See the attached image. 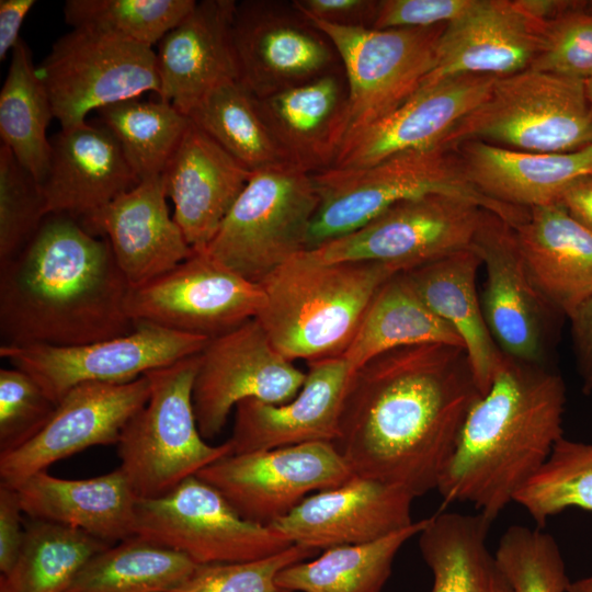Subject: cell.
<instances>
[{
    "mask_svg": "<svg viewBox=\"0 0 592 592\" xmlns=\"http://www.w3.org/2000/svg\"><path fill=\"white\" fill-rule=\"evenodd\" d=\"M481 396L464 348H397L353 372L332 444L354 476L417 498L436 490Z\"/></svg>",
    "mask_w": 592,
    "mask_h": 592,
    "instance_id": "1",
    "label": "cell"
},
{
    "mask_svg": "<svg viewBox=\"0 0 592 592\" xmlns=\"http://www.w3.org/2000/svg\"><path fill=\"white\" fill-rule=\"evenodd\" d=\"M130 291L106 238L79 219L49 214L0 262L1 345L69 346L126 335Z\"/></svg>",
    "mask_w": 592,
    "mask_h": 592,
    "instance_id": "2",
    "label": "cell"
},
{
    "mask_svg": "<svg viewBox=\"0 0 592 592\" xmlns=\"http://www.w3.org/2000/svg\"><path fill=\"white\" fill-rule=\"evenodd\" d=\"M565 407L560 375L503 354L440 477L443 505L471 503L489 520L498 517L563 437Z\"/></svg>",
    "mask_w": 592,
    "mask_h": 592,
    "instance_id": "3",
    "label": "cell"
},
{
    "mask_svg": "<svg viewBox=\"0 0 592 592\" xmlns=\"http://www.w3.org/2000/svg\"><path fill=\"white\" fill-rule=\"evenodd\" d=\"M396 269L373 261H322L305 250L261 283L254 318L285 358L308 363L342 356L382 285Z\"/></svg>",
    "mask_w": 592,
    "mask_h": 592,
    "instance_id": "4",
    "label": "cell"
},
{
    "mask_svg": "<svg viewBox=\"0 0 592 592\" xmlns=\"http://www.w3.org/2000/svg\"><path fill=\"white\" fill-rule=\"evenodd\" d=\"M319 205L307 250L345 236L392 205L428 194L468 198L511 226L524 208L480 194L468 181L456 150L448 146L407 151L362 168H328L312 173Z\"/></svg>",
    "mask_w": 592,
    "mask_h": 592,
    "instance_id": "5",
    "label": "cell"
},
{
    "mask_svg": "<svg viewBox=\"0 0 592 592\" xmlns=\"http://www.w3.org/2000/svg\"><path fill=\"white\" fill-rule=\"evenodd\" d=\"M198 354L147 373L151 391L124 426L119 469L138 499H155L232 453L229 441L209 445L201 435L192 391Z\"/></svg>",
    "mask_w": 592,
    "mask_h": 592,
    "instance_id": "6",
    "label": "cell"
},
{
    "mask_svg": "<svg viewBox=\"0 0 592 592\" xmlns=\"http://www.w3.org/2000/svg\"><path fill=\"white\" fill-rule=\"evenodd\" d=\"M465 140L538 153L592 145L584 80L533 69L497 78L487 98L453 129L446 146Z\"/></svg>",
    "mask_w": 592,
    "mask_h": 592,
    "instance_id": "7",
    "label": "cell"
},
{
    "mask_svg": "<svg viewBox=\"0 0 592 592\" xmlns=\"http://www.w3.org/2000/svg\"><path fill=\"white\" fill-rule=\"evenodd\" d=\"M318 205L312 173L292 163L255 170L204 250L260 284L307 250Z\"/></svg>",
    "mask_w": 592,
    "mask_h": 592,
    "instance_id": "8",
    "label": "cell"
},
{
    "mask_svg": "<svg viewBox=\"0 0 592 592\" xmlns=\"http://www.w3.org/2000/svg\"><path fill=\"white\" fill-rule=\"evenodd\" d=\"M307 19L332 43L346 79L339 150L352 136L395 111L420 89L435 66L440 37L446 26L377 30Z\"/></svg>",
    "mask_w": 592,
    "mask_h": 592,
    "instance_id": "9",
    "label": "cell"
},
{
    "mask_svg": "<svg viewBox=\"0 0 592 592\" xmlns=\"http://www.w3.org/2000/svg\"><path fill=\"white\" fill-rule=\"evenodd\" d=\"M37 73L61 128L86 123L91 111L160 90L152 47L91 29L58 38Z\"/></svg>",
    "mask_w": 592,
    "mask_h": 592,
    "instance_id": "10",
    "label": "cell"
},
{
    "mask_svg": "<svg viewBox=\"0 0 592 592\" xmlns=\"http://www.w3.org/2000/svg\"><path fill=\"white\" fill-rule=\"evenodd\" d=\"M135 536L181 553L196 565L259 560L293 544L241 517L213 486L192 476L170 492L139 499Z\"/></svg>",
    "mask_w": 592,
    "mask_h": 592,
    "instance_id": "11",
    "label": "cell"
},
{
    "mask_svg": "<svg viewBox=\"0 0 592 592\" xmlns=\"http://www.w3.org/2000/svg\"><path fill=\"white\" fill-rule=\"evenodd\" d=\"M485 210L465 197L428 194L310 251L322 261H373L407 272L470 248Z\"/></svg>",
    "mask_w": 592,
    "mask_h": 592,
    "instance_id": "12",
    "label": "cell"
},
{
    "mask_svg": "<svg viewBox=\"0 0 592 592\" xmlns=\"http://www.w3.org/2000/svg\"><path fill=\"white\" fill-rule=\"evenodd\" d=\"M262 303L260 284L205 250H194L170 271L130 287L126 310L135 325H155L209 340L254 319Z\"/></svg>",
    "mask_w": 592,
    "mask_h": 592,
    "instance_id": "13",
    "label": "cell"
},
{
    "mask_svg": "<svg viewBox=\"0 0 592 592\" xmlns=\"http://www.w3.org/2000/svg\"><path fill=\"white\" fill-rule=\"evenodd\" d=\"M126 335L87 344L0 345V356L31 376L57 405L81 384H121L135 380L198 354L208 339L137 323Z\"/></svg>",
    "mask_w": 592,
    "mask_h": 592,
    "instance_id": "14",
    "label": "cell"
},
{
    "mask_svg": "<svg viewBox=\"0 0 592 592\" xmlns=\"http://www.w3.org/2000/svg\"><path fill=\"white\" fill-rule=\"evenodd\" d=\"M195 476L218 490L241 517L265 526L287 515L311 492L354 477L329 442L231 453Z\"/></svg>",
    "mask_w": 592,
    "mask_h": 592,
    "instance_id": "15",
    "label": "cell"
},
{
    "mask_svg": "<svg viewBox=\"0 0 592 592\" xmlns=\"http://www.w3.org/2000/svg\"><path fill=\"white\" fill-rule=\"evenodd\" d=\"M305 379L306 373L274 349L255 319L209 339L198 353L192 391L201 435L217 436L242 400H292Z\"/></svg>",
    "mask_w": 592,
    "mask_h": 592,
    "instance_id": "16",
    "label": "cell"
},
{
    "mask_svg": "<svg viewBox=\"0 0 592 592\" xmlns=\"http://www.w3.org/2000/svg\"><path fill=\"white\" fill-rule=\"evenodd\" d=\"M232 45L238 81L257 99L341 67L332 43L292 1L237 2Z\"/></svg>",
    "mask_w": 592,
    "mask_h": 592,
    "instance_id": "17",
    "label": "cell"
},
{
    "mask_svg": "<svg viewBox=\"0 0 592 592\" xmlns=\"http://www.w3.org/2000/svg\"><path fill=\"white\" fill-rule=\"evenodd\" d=\"M471 247L486 271L480 301L498 348L510 357L544 364L554 321L561 315L532 281L513 227L485 210Z\"/></svg>",
    "mask_w": 592,
    "mask_h": 592,
    "instance_id": "18",
    "label": "cell"
},
{
    "mask_svg": "<svg viewBox=\"0 0 592 592\" xmlns=\"http://www.w3.org/2000/svg\"><path fill=\"white\" fill-rule=\"evenodd\" d=\"M150 391L147 374L128 383L76 386L57 403L35 437L0 455V483L16 488L60 459L92 446L116 445L124 426L145 406Z\"/></svg>",
    "mask_w": 592,
    "mask_h": 592,
    "instance_id": "19",
    "label": "cell"
},
{
    "mask_svg": "<svg viewBox=\"0 0 592 592\" xmlns=\"http://www.w3.org/2000/svg\"><path fill=\"white\" fill-rule=\"evenodd\" d=\"M413 500L402 488L354 476L308 496L267 526L292 544L317 551L364 544L411 525Z\"/></svg>",
    "mask_w": 592,
    "mask_h": 592,
    "instance_id": "20",
    "label": "cell"
},
{
    "mask_svg": "<svg viewBox=\"0 0 592 592\" xmlns=\"http://www.w3.org/2000/svg\"><path fill=\"white\" fill-rule=\"evenodd\" d=\"M496 79L460 75L421 86L395 111L346 140L330 168H362L398 153L446 146L453 129L487 98Z\"/></svg>",
    "mask_w": 592,
    "mask_h": 592,
    "instance_id": "21",
    "label": "cell"
},
{
    "mask_svg": "<svg viewBox=\"0 0 592 592\" xmlns=\"http://www.w3.org/2000/svg\"><path fill=\"white\" fill-rule=\"evenodd\" d=\"M545 26L516 0H475L446 24L422 86L460 75L502 78L527 70L542 49Z\"/></svg>",
    "mask_w": 592,
    "mask_h": 592,
    "instance_id": "22",
    "label": "cell"
},
{
    "mask_svg": "<svg viewBox=\"0 0 592 592\" xmlns=\"http://www.w3.org/2000/svg\"><path fill=\"white\" fill-rule=\"evenodd\" d=\"M353 372L342 356L309 362L305 383L292 400L280 405L258 399L240 401L228 440L232 454L333 443Z\"/></svg>",
    "mask_w": 592,
    "mask_h": 592,
    "instance_id": "23",
    "label": "cell"
},
{
    "mask_svg": "<svg viewBox=\"0 0 592 592\" xmlns=\"http://www.w3.org/2000/svg\"><path fill=\"white\" fill-rule=\"evenodd\" d=\"M79 220L89 232L107 239L130 287L170 271L194 251L170 216L161 175L141 180Z\"/></svg>",
    "mask_w": 592,
    "mask_h": 592,
    "instance_id": "24",
    "label": "cell"
},
{
    "mask_svg": "<svg viewBox=\"0 0 592 592\" xmlns=\"http://www.w3.org/2000/svg\"><path fill=\"white\" fill-rule=\"evenodd\" d=\"M50 148L41 183L48 214L82 219L140 182L102 123L61 128L52 137Z\"/></svg>",
    "mask_w": 592,
    "mask_h": 592,
    "instance_id": "25",
    "label": "cell"
},
{
    "mask_svg": "<svg viewBox=\"0 0 592 592\" xmlns=\"http://www.w3.org/2000/svg\"><path fill=\"white\" fill-rule=\"evenodd\" d=\"M237 1L203 0L159 42V96L184 115L210 90L238 80L232 45Z\"/></svg>",
    "mask_w": 592,
    "mask_h": 592,
    "instance_id": "26",
    "label": "cell"
},
{
    "mask_svg": "<svg viewBox=\"0 0 592 592\" xmlns=\"http://www.w3.org/2000/svg\"><path fill=\"white\" fill-rule=\"evenodd\" d=\"M252 172L192 122L162 172L173 219L193 250H204Z\"/></svg>",
    "mask_w": 592,
    "mask_h": 592,
    "instance_id": "27",
    "label": "cell"
},
{
    "mask_svg": "<svg viewBox=\"0 0 592 592\" xmlns=\"http://www.w3.org/2000/svg\"><path fill=\"white\" fill-rule=\"evenodd\" d=\"M453 148L480 194L519 208L557 203L569 184L592 174V145L559 153L519 151L479 140Z\"/></svg>",
    "mask_w": 592,
    "mask_h": 592,
    "instance_id": "28",
    "label": "cell"
},
{
    "mask_svg": "<svg viewBox=\"0 0 592 592\" xmlns=\"http://www.w3.org/2000/svg\"><path fill=\"white\" fill-rule=\"evenodd\" d=\"M512 227L532 281L559 315L592 298V231L559 202L527 208Z\"/></svg>",
    "mask_w": 592,
    "mask_h": 592,
    "instance_id": "29",
    "label": "cell"
},
{
    "mask_svg": "<svg viewBox=\"0 0 592 592\" xmlns=\"http://www.w3.org/2000/svg\"><path fill=\"white\" fill-rule=\"evenodd\" d=\"M24 515L83 531L110 544L135 536L138 497L116 468L87 479L37 473L16 487Z\"/></svg>",
    "mask_w": 592,
    "mask_h": 592,
    "instance_id": "30",
    "label": "cell"
},
{
    "mask_svg": "<svg viewBox=\"0 0 592 592\" xmlns=\"http://www.w3.org/2000/svg\"><path fill=\"white\" fill-rule=\"evenodd\" d=\"M348 98L342 66L306 83L257 99L289 163L310 173L332 166Z\"/></svg>",
    "mask_w": 592,
    "mask_h": 592,
    "instance_id": "31",
    "label": "cell"
},
{
    "mask_svg": "<svg viewBox=\"0 0 592 592\" xmlns=\"http://www.w3.org/2000/svg\"><path fill=\"white\" fill-rule=\"evenodd\" d=\"M482 265L470 247L403 272L424 304L463 341L475 379L485 395L503 353L486 323L476 278Z\"/></svg>",
    "mask_w": 592,
    "mask_h": 592,
    "instance_id": "32",
    "label": "cell"
},
{
    "mask_svg": "<svg viewBox=\"0 0 592 592\" xmlns=\"http://www.w3.org/2000/svg\"><path fill=\"white\" fill-rule=\"evenodd\" d=\"M492 521L481 513L441 512L419 533L433 576L431 592H514L487 547Z\"/></svg>",
    "mask_w": 592,
    "mask_h": 592,
    "instance_id": "33",
    "label": "cell"
},
{
    "mask_svg": "<svg viewBox=\"0 0 592 592\" xmlns=\"http://www.w3.org/2000/svg\"><path fill=\"white\" fill-rule=\"evenodd\" d=\"M434 343L464 348L454 328L424 304L400 272L378 289L342 357L355 371L387 351Z\"/></svg>",
    "mask_w": 592,
    "mask_h": 592,
    "instance_id": "34",
    "label": "cell"
},
{
    "mask_svg": "<svg viewBox=\"0 0 592 592\" xmlns=\"http://www.w3.org/2000/svg\"><path fill=\"white\" fill-rule=\"evenodd\" d=\"M429 517L383 538L329 548L284 568L276 583L288 592H380L400 548L425 527Z\"/></svg>",
    "mask_w": 592,
    "mask_h": 592,
    "instance_id": "35",
    "label": "cell"
},
{
    "mask_svg": "<svg viewBox=\"0 0 592 592\" xmlns=\"http://www.w3.org/2000/svg\"><path fill=\"white\" fill-rule=\"evenodd\" d=\"M52 118L48 94L21 39L11 53L0 91V136L2 145L38 183L49 167L52 148L46 129Z\"/></svg>",
    "mask_w": 592,
    "mask_h": 592,
    "instance_id": "36",
    "label": "cell"
},
{
    "mask_svg": "<svg viewBox=\"0 0 592 592\" xmlns=\"http://www.w3.org/2000/svg\"><path fill=\"white\" fill-rule=\"evenodd\" d=\"M196 566L181 553L133 536L92 556L65 592H167Z\"/></svg>",
    "mask_w": 592,
    "mask_h": 592,
    "instance_id": "37",
    "label": "cell"
},
{
    "mask_svg": "<svg viewBox=\"0 0 592 592\" xmlns=\"http://www.w3.org/2000/svg\"><path fill=\"white\" fill-rule=\"evenodd\" d=\"M113 544L66 525L33 520L0 592H65L86 562Z\"/></svg>",
    "mask_w": 592,
    "mask_h": 592,
    "instance_id": "38",
    "label": "cell"
},
{
    "mask_svg": "<svg viewBox=\"0 0 592 592\" xmlns=\"http://www.w3.org/2000/svg\"><path fill=\"white\" fill-rule=\"evenodd\" d=\"M185 115L251 172L289 163L269 129L257 98L238 80L215 87Z\"/></svg>",
    "mask_w": 592,
    "mask_h": 592,
    "instance_id": "39",
    "label": "cell"
},
{
    "mask_svg": "<svg viewBox=\"0 0 592 592\" xmlns=\"http://www.w3.org/2000/svg\"><path fill=\"white\" fill-rule=\"evenodd\" d=\"M98 112L139 181L162 174L191 124L186 115L161 99H129Z\"/></svg>",
    "mask_w": 592,
    "mask_h": 592,
    "instance_id": "40",
    "label": "cell"
},
{
    "mask_svg": "<svg viewBox=\"0 0 592 592\" xmlns=\"http://www.w3.org/2000/svg\"><path fill=\"white\" fill-rule=\"evenodd\" d=\"M513 502L540 528L550 516L567 509L592 512V443L561 437Z\"/></svg>",
    "mask_w": 592,
    "mask_h": 592,
    "instance_id": "41",
    "label": "cell"
},
{
    "mask_svg": "<svg viewBox=\"0 0 592 592\" xmlns=\"http://www.w3.org/2000/svg\"><path fill=\"white\" fill-rule=\"evenodd\" d=\"M195 0H67L66 23L152 47L195 7Z\"/></svg>",
    "mask_w": 592,
    "mask_h": 592,
    "instance_id": "42",
    "label": "cell"
},
{
    "mask_svg": "<svg viewBox=\"0 0 592 592\" xmlns=\"http://www.w3.org/2000/svg\"><path fill=\"white\" fill-rule=\"evenodd\" d=\"M494 556L514 592H567L571 582L557 542L540 527L510 526Z\"/></svg>",
    "mask_w": 592,
    "mask_h": 592,
    "instance_id": "43",
    "label": "cell"
},
{
    "mask_svg": "<svg viewBox=\"0 0 592 592\" xmlns=\"http://www.w3.org/2000/svg\"><path fill=\"white\" fill-rule=\"evenodd\" d=\"M48 215L41 183L1 145L0 262L15 255Z\"/></svg>",
    "mask_w": 592,
    "mask_h": 592,
    "instance_id": "44",
    "label": "cell"
},
{
    "mask_svg": "<svg viewBox=\"0 0 592 592\" xmlns=\"http://www.w3.org/2000/svg\"><path fill=\"white\" fill-rule=\"evenodd\" d=\"M317 554V550L293 544L254 561L197 565L184 581L167 592H288L276 583L277 574Z\"/></svg>",
    "mask_w": 592,
    "mask_h": 592,
    "instance_id": "45",
    "label": "cell"
},
{
    "mask_svg": "<svg viewBox=\"0 0 592 592\" xmlns=\"http://www.w3.org/2000/svg\"><path fill=\"white\" fill-rule=\"evenodd\" d=\"M57 405L23 371L0 369V455L35 437L48 423Z\"/></svg>",
    "mask_w": 592,
    "mask_h": 592,
    "instance_id": "46",
    "label": "cell"
},
{
    "mask_svg": "<svg viewBox=\"0 0 592 592\" xmlns=\"http://www.w3.org/2000/svg\"><path fill=\"white\" fill-rule=\"evenodd\" d=\"M580 7L546 23L542 49L530 69L582 80L592 76V11Z\"/></svg>",
    "mask_w": 592,
    "mask_h": 592,
    "instance_id": "47",
    "label": "cell"
},
{
    "mask_svg": "<svg viewBox=\"0 0 592 592\" xmlns=\"http://www.w3.org/2000/svg\"><path fill=\"white\" fill-rule=\"evenodd\" d=\"M475 0H380L373 29L430 27L448 24Z\"/></svg>",
    "mask_w": 592,
    "mask_h": 592,
    "instance_id": "48",
    "label": "cell"
},
{
    "mask_svg": "<svg viewBox=\"0 0 592 592\" xmlns=\"http://www.w3.org/2000/svg\"><path fill=\"white\" fill-rule=\"evenodd\" d=\"M307 18L349 27L373 29L379 1L374 0H294Z\"/></svg>",
    "mask_w": 592,
    "mask_h": 592,
    "instance_id": "49",
    "label": "cell"
},
{
    "mask_svg": "<svg viewBox=\"0 0 592 592\" xmlns=\"http://www.w3.org/2000/svg\"><path fill=\"white\" fill-rule=\"evenodd\" d=\"M16 488L0 483V572L7 573L21 551L25 525Z\"/></svg>",
    "mask_w": 592,
    "mask_h": 592,
    "instance_id": "50",
    "label": "cell"
},
{
    "mask_svg": "<svg viewBox=\"0 0 592 592\" xmlns=\"http://www.w3.org/2000/svg\"><path fill=\"white\" fill-rule=\"evenodd\" d=\"M577 366L583 391H592V298L579 306L569 317Z\"/></svg>",
    "mask_w": 592,
    "mask_h": 592,
    "instance_id": "51",
    "label": "cell"
},
{
    "mask_svg": "<svg viewBox=\"0 0 592 592\" xmlns=\"http://www.w3.org/2000/svg\"><path fill=\"white\" fill-rule=\"evenodd\" d=\"M34 4V0H0V60L22 39L21 26Z\"/></svg>",
    "mask_w": 592,
    "mask_h": 592,
    "instance_id": "52",
    "label": "cell"
},
{
    "mask_svg": "<svg viewBox=\"0 0 592 592\" xmlns=\"http://www.w3.org/2000/svg\"><path fill=\"white\" fill-rule=\"evenodd\" d=\"M558 202L572 218L592 231V174L569 184Z\"/></svg>",
    "mask_w": 592,
    "mask_h": 592,
    "instance_id": "53",
    "label": "cell"
},
{
    "mask_svg": "<svg viewBox=\"0 0 592 592\" xmlns=\"http://www.w3.org/2000/svg\"><path fill=\"white\" fill-rule=\"evenodd\" d=\"M519 7L532 18L548 23L580 2L562 0H516Z\"/></svg>",
    "mask_w": 592,
    "mask_h": 592,
    "instance_id": "54",
    "label": "cell"
},
{
    "mask_svg": "<svg viewBox=\"0 0 592 592\" xmlns=\"http://www.w3.org/2000/svg\"><path fill=\"white\" fill-rule=\"evenodd\" d=\"M567 592H592V574L570 582Z\"/></svg>",
    "mask_w": 592,
    "mask_h": 592,
    "instance_id": "55",
    "label": "cell"
},
{
    "mask_svg": "<svg viewBox=\"0 0 592 592\" xmlns=\"http://www.w3.org/2000/svg\"><path fill=\"white\" fill-rule=\"evenodd\" d=\"M584 90H585L588 102L590 106L592 107V76L584 80Z\"/></svg>",
    "mask_w": 592,
    "mask_h": 592,
    "instance_id": "56",
    "label": "cell"
},
{
    "mask_svg": "<svg viewBox=\"0 0 592 592\" xmlns=\"http://www.w3.org/2000/svg\"><path fill=\"white\" fill-rule=\"evenodd\" d=\"M590 7H591V9H590V10L592 11V4H590Z\"/></svg>",
    "mask_w": 592,
    "mask_h": 592,
    "instance_id": "57",
    "label": "cell"
}]
</instances>
